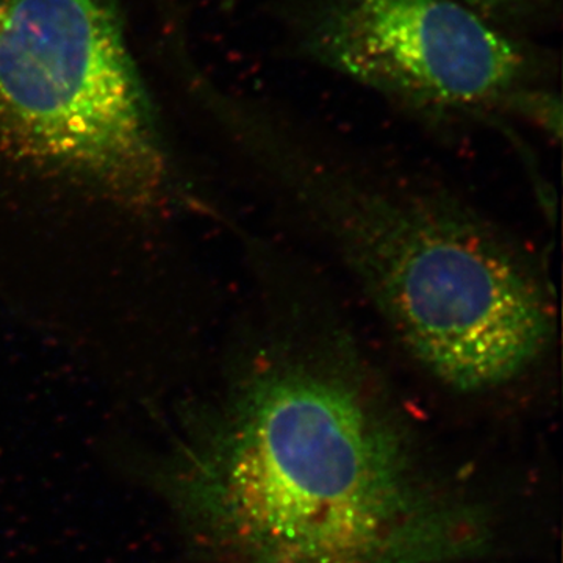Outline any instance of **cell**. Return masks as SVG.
I'll return each mask as SVG.
<instances>
[{"instance_id":"2","label":"cell","mask_w":563,"mask_h":563,"mask_svg":"<svg viewBox=\"0 0 563 563\" xmlns=\"http://www.w3.org/2000/svg\"><path fill=\"white\" fill-rule=\"evenodd\" d=\"M277 191L440 383H514L550 347V285L514 240L448 192L328 151L279 114L252 122Z\"/></svg>"},{"instance_id":"4","label":"cell","mask_w":563,"mask_h":563,"mask_svg":"<svg viewBox=\"0 0 563 563\" xmlns=\"http://www.w3.org/2000/svg\"><path fill=\"white\" fill-rule=\"evenodd\" d=\"M301 60L432 114H523L551 98L550 55L454 0H279Z\"/></svg>"},{"instance_id":"3","label":"cell","mask_w":563,"mask_h":563,"mask_svg":"<svg viewBox=\"0 0 563 563\" xmlns=\"http://www.w3.org/2000/svg\"><path fill=\"white\" fill-rule=\"evenodd\" d=\"M0 139L125 206L168 163L118 0H0Z\"/></svg>"},{"instance_id":"5","label":"cell","mask_w":563,"mask_h":563,"mask_svg":"<svg viewBox=\"0 0 563 563\" xmlns=\"http://www.w3.org/2000/svg\"><path fill=\"white\" fill-rule=\"evenodd\" d=\"M515 35L550 25L561 16L562 0H454Z\"/></svg>"},{"instance_id":"1","label":"cell","mask_w":563,"mask_h":563,"mask_svg":"<svg viewBox=\"0 0 563 563\" xmlns=\"http://www.w3.org/2000/svg\"><path fill=\"white\" fill-rule=\"evenodd\" d=\"M172 490L231 563H453L476 520L415 465L350 333L282 310Z\"/></svg>"}]
</instances>
